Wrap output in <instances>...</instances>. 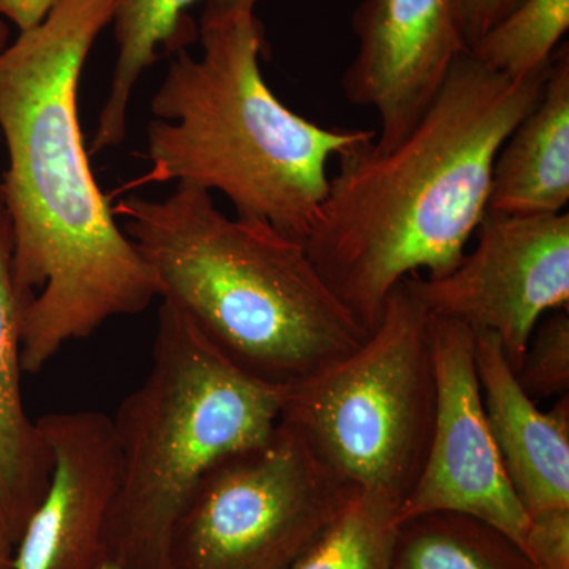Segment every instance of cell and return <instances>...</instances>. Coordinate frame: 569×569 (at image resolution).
<instances>
[{
    "mask_svg": "<svg viewBox=\"0 0 569 569\" xmlns=\"http://www.w3.org/2000/svg\"><path fill=\"white\" fill-rule=\"evenodd\" d=\"M114 7L59 0L0 51V130L9 149L0 186L26 372H40L67 343L112 318L137 316L159 296L96 181L78 112L82 69Z\"/></svg>",
    "mask_w": 569,
    "mask_h": 569,
    "instance_id": "cell-1",
    "label": "cell"
},
{
    "mask_svg": "<svg viewBox=\"0 0 569 569\" xmlns=\"http://www.w3.org/2000/svg\"><path fill=\"white\" fill-rule=\"evenodd\" d=\"M14 548L17 545L11 538L9 526L0 509V569H13Z\"/></svg>",
    "mask_w": 569,
    "mask_h": 569,
    "instance_id": "cell-24",
    "label": "cell"
},
{
    "mask_svg": "<svg viewBox=\"0 0 569 569\" xmlns=\"http://www.w3.org/2000/svg\"><path fill=\"white\" fill-rule=\"evenodd\" d=\"M99 569H122V568L119 567L118 563H114V561L107 560V561H104L102 567H100Z\"/></svg>",
    "mask_w": 569,
    "mask_h": 569,
    "instance_id": "cell-26",
    "label": "cell"
},
{
    "mask_svg": "<svg viewBox=\"0 0 569 569\" xmlns=\"http://www.w3.org/2000/svg\"><path fill=\"white\" fill-rule=\"evenodd\" d=\"M436 417L429 313L397 284L361 347L287 387L282 422L337 477L402 507L425 466Z\"/></svg>",
    "mask_w": 569,
    "mask_h": 569,
    "instance_id": "cell-6",
    "label": "cell"
},
{
    "mask_svg": "<svg viewBox=\"0 0 569 569\" xmlns=\"http://www.w3.org/2000/svg\"><path fill=\"white\" fill-rule=\"evenodd\" d=\"M402 282L429 316L496 335L518 373L541 317L568 310L569 216L486 212L477 247L451 272Z\"/></svg>",
    "mask_w": 569,
    "mask_h": 569,
    "instance_id": "cell-8",
    "label": "cell"
},
{
    "mask_svg": "<svg viewBox=\"0 0 569 569\" xmlns=\"http://www.w3.org/2000/svg\"><path fill=\"white\" fill-rule=\"evenodd\" d=\"M358 50L343 71L342 91L356 107L373 108L378 152L399 144L418 126L467 51L458 0H362L351 17Z\"/></svg>",
    "mask_w": 569,
    "mask_h": 569,
    "instance_id": "cell-10",
    "label": "cell"
},
{
    "mask_svg": "<svg viewBox=\"0 0 569 569\" xmlns=\"http://www.w3.org/2000/svg\"><path fill=\"white\" fill-rule=\"evenodd\" d=\"M9 39H10L9 24H7L6 20H2V18H0V51L6 50L7 44H9ZM0 206H3V203H2V186H0Z\"/></svg>",
    "mask_w": 569,
    "mask_h": 569,
    "instance_id": "cell-25",
    "label": "cell"
},
{
    "mask_svg": "<svg viewBox=\"0 0 569 569\" xmlns=\"http://www.w3.org/2000/svg\"><path fill=\"white\" fill-rule=\"evenodd\" d=\"M201 58L176 52L151 102L144 178L219 190L236 216L305 242L329 189L328 163L376 140L326 129L291 111L266 84L264 31L252 14L200 28Z\"/></svg>",
    "mask_w": 569,
    "mask_h": 569,
    "instance_id": "cell-4",
    "label": "cell"
},
{
    "mask_svg": "<svg viewBox=\"0 0 569 569\" xmlns=\"http://www.w3.org/2000/svg\"><path fill=\"white\" fill-rule=\"evenodd\" d=\"M516 378L520 388L533 400L568 395V310H556L542 323H538Z\"/></svg>",
    "mask_w": 569,
    "mask_h": 569,
    "instance_id": "cell-19",
    "label": "cell"
},
{
    "mask_svg": "<svg viewBox=\"0 0 569 569\" xmlns=\"http://www.w3.org/2000/svg\"><path fill=\"white\" fill-rule=\"evenodd\" d=\"M549 70L512 80L463 51L399 144L337 157L305 246L367 335L402 280L425 269L438 279L462 260L488 212L498 151L537 107Z\"/></svg>",
    "mask_w": 569,
    "mask_h": 569,
    "instance_id": "cell-2",
    "label": "cell"
},
{
    "mask_svg": "<svg viewBox=\"0 0 569 569\" xmlns=\"http://www.w3.org/2000/svg\"><path fill=\"white\" fill-rule=\"evenodd\" d=\"M284 391L234 365L162 301L148 376L111 418L121 485L108 560L122 569H171L176 520L198 482L276 432Z\"/></svg>",
    "mask_w": 569,
    "mask_h": 569,
    "instance_id": "cell-5",
    "label": "cell"
},
{
    "mask_svg": "<svg viewBox=\"0 0 569 569\" xmlns=\"http://www.w3.org/2000/svg\"><path fill=\"white\" fill-rule=\"evenodd\" d=\"M400 505L358 490L346 511L290 569H391Z\"/></svg>",
    "mask_w": 569,
    "mask_h": 569,
    "instance_id": "cell-17",
    "label": "cell"
},
{
    "mask_svg": "<svg viewBox=\"0 0 569 569\" xmlns=\"http://www.w3.org/2000/svg\"><path fill=\"white\" fill-rule=\"evenodd\" d=\"M523 553L537 569H569V508L531 515Z\"/></svg>",
    "mask_w": 569,
    "mask_h": 569,
    "instance_id": "cell-20",
    "label": "cell"
},
{
    "mask_svg": "<svg viewBox=\"0 0 569 569\" xmlns=\"http://www.w3.org/2000/svg\"><path fill=\"white\" fill-rule=\"evenodd\" d=\"M569 201V50L553 52L541 99L493 163L488 212L557 216Z\"/></svg>",
    "mask_w": 569,
    "mask_h": 569,
    "instance_id": "cell-13",
    "label": "cell"
},
{
    "mask_svg": "<svg viewBox=\"0 0 569 569\" xmlns=\"http://www.w3.org/2000/svg\"><path fill=\"white\" fill-rule=\"evenodd\" d=\"M436 417L425 466L399 511L400 523L430 512L470 516L523 548L530 518L493 441L475 362V332L429 316Z\"/></svg>",
    "mask_w": 569,
    "mask_h": 569,
    "instance_id": "cell-9",
    "label": "cell"
},
{
    "mask_svg": "<svg viewBox=\"0 0 569 569\" xmlns=\"http://www.w3.org/2000/svg\"><path fill=\"white\" fill-rule=\"evenodd\" d=\"M356 492L280 421L198 482L176 520L171 569H290Z\"/></svg>",
    "mask_w": 569,
    "mask_h": 569,
    "instance_id": "cell-7",
    "label": "cell"
},
{
    "mask_svg": "<svg viewBox=\"0 0 569 569\" xmlns=\"http://www.w3.org/2000/svg\"><path fill=\"white\" fill-rule=\"evenodd\" d=\"M36 422L50 452V481L18 539L13 569H99L121 485L112 419L78 410Z\"/></svg>",
    "mask_w": 569,
    "mask_h": 569,
    "instance_id": "cell-11",
    "label": "cell"
},
{
    "mask_svg": "<svg viewBox=\"0 0 569 569\" xmlns=\"http://www.w3.org/2000/svg\"><path fill=\"white\" fill-rule=\"evenodd\" d=\"M197 2L200 0H116L111 24L118 58L89 152L107 151L126 140L130 97L141 74L162 54L186 50L200 36L187 14Z\"/></svg>",
    "mask_w": 569,
    "mask_h": 569,
    "instance_id": "cell-15",
    "label": "cell"
},
{
    "mask_svg": "<svg viewBox=\"0 0 569 569\" xmlns=\"http://www.w3.org/2000/svg\"><path fill=\"white\" fill-rule=\"evenodd\" d=\"M569 28V0H523L479 39L470 52L512 80L548 70Z\"/></svg>",
    "mask_w": 569,
    "mask_h": 569,
    "instance_id": "cell-18",
    "label": "cell"
},
{
    "mask_svg": "<svg viewBox=\"0 0 569 569\" xmlns=\"http://www.w3.org/2000/svg\"><path fill=\"white\" fill-rule=\"evenodd\" d=\"M170 302L246 372L291 387L369 337L326 284L305 242L224 216L211 192L178 183L163 200L112 208Z\"/></svg>",
    "mask_w": 569,
    "mask_h": 569,
    "instance_id": "cell-3",
    "label": "cell"
},
{
    "mask_svg": "<svg viewBox=\"0 0 569 569\" xmlns=\"http://www.w3.org/2000/svg\"><path fill=\"white\" fill-rule=\"evenodd\" d=\"M522 2L523 0H458L460 36L467 51Z\"/></svg>",
    "mask_w": 569,
    "mask_h": 569,
    "instance_id": "cell-21",
    "label": "cell"
},
{
    "mask_svg": "<svg viewBox=\"0 0 569 569\" xmlns=\"http://www.w3.org/2000/svg\"><path fill=\"white\" fill-rule=\"evenodd\" d=\"M391 569H537L523 550L481 520L430 512L403 520Z\"/></svg>",
    "mask_w": 569,
    "mask_h": 569,
    "instance_id": "cell-16",
    "label": "cell"
},
{
    "mask_svg": "<svg viewBox=\"0 0 569 569\" xmlns=\"http://www.w3.org/2000/svg\"><path fill=\"white\" fill-rule=\"evenodd\" d=\"M475 362L490 432L527 515L569 508L568 395L539 411L492 332H475Z\"/></svg>",
    "mask_w": 569,
    "mask_h": 569,
    "instance_id": "cell-12",
    "label": "cell"
},
{
    "mask_svg": "<svg viewBox=\"0 0 569 569\" xmlns=\"http://www.w3.org/2000/svg\"><path fill=\"white\" fill-rule=\"evenodd\" d=\"M59 0H0V18L13 22L18 31L36 28Z\"/></svg>",
    "mask_w": 569,
    "mask_h": 569,
    "instance_id": "cell-22",
    "label": "cell"
},
{
    "mask_svg": "<svg viewBox=\"0 0 569 569\" xmlns=\"http://www.w3.org/2000/svg\"><path fill=\"white\" fill-rule=\"evenodd\" d=\"M258 0H206L200 28L222 24L241 14H252Z\"/></svg>",
    "mask_w": 569,
    "mask_h": 569,
    "instance_id": "cell-23",
    "label": "cell"
},
{
    "mask_svg": "<svg viewBox=\"0 0 569 569\" xmlns=\"http://www.w3.org/2000/svg\"><path fill=\"white\" fill-rule=\"evenodd\" d=\"M13 238L0 206V509L14 545L50 481V452L21 391V313L11 268Z\"/></svg>",
    "mask_w": 569,
    "mask_h": 569,
    "instance_id": "cell-14",
    "label": "cell"
}]
</instances>
